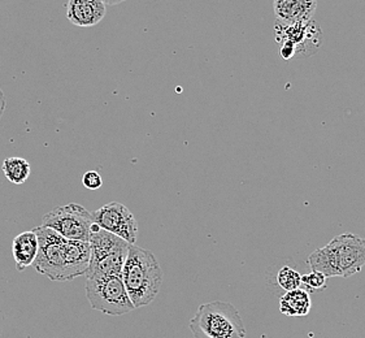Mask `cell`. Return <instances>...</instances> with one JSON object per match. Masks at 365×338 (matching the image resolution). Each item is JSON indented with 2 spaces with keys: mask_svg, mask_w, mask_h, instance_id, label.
<instances>
[{
  "mask_svg": "<svg viewBox=\"0 0 365 338\" xmlns=\"http://www.w3.org/2000/svg\"><path fill=\"white\" fill-rule=\"evenodd\" d=\"M106 6H117L120 3H124L125 0H102Z\"/></svg>",
  "mask_w": 365,
  "mask_h": 338,
  "instance_id": "d6986e66",
  "label": "cell"
},
{
  "mask_svg": "<svg viewBox=\"0 0 365 338\" xmlns=\"http://www.w3.org/2000/svg\"><path fill=\"white\" fill-rule=\"evenodd\" d=\"M302 289L307 293H314L319 290H324L327 287V277L320 272L312 271L307 275H302Z\"/></svg>",
  "mask_w": 365,
  "mask_h": 338,
  "instance_id": "2e32d148",
  "label": "cell"
},
{
  "mask_svg": "<svg viewBox=\"0 0 365 338\" xmlns=\"http://www.w3.org/2000/svg\"><path fill=\"white\" fill-rule=\"evenodd\" d=\"M93 220L101 229L123 238L129 245H134L138 238V222L128 207L112 202L96 210Z\"/></svg>",
  "mask_w": 365,
  "mask_h": 338,
  "instance_id": "9c48e42d",
  "label": "cell"
},
{
  "mask_svg": "<svg viewBox=\"0 0 365 338\" xmlns=\"http://www.w3.org/2000/svg\"><path fill=\"white\" fill-rule=\"evenodd\" d=\"M189 327L194 338L246 337L241 314L229 302L215 301L199 306Z\"/></svg>",
  "mask_w": 365,
  "mask_h": 338,
  "instance_id": "277c9868",
  "label": "cell"
},
{
  "mask_svg": "<svg viewBox=\"0 0 365 338\" xmlns=\"http://www.w3.org/2000/svg\"><path fill=\"white\" fill-rule=\"evenodd\" d=\"M277 282L286 292L295 290L302 287V275L292 267L285 265L278 271Z\"/></svg>",
  "mask_w": 365,
  "mask_h": 338,
  "instance_id": "9a60e30c",
  "label": "cell"
},
{
  "mask_svg": "<svg viewBox=\"0 0 365 338\" xmlns=\"http://www.w3.org/2000/svg\"><path fill=\"white\" fill-rule=\"evenodd\" d=\"M106 12L107 6L102 0H69L66 4V19L80 28L96 26Z\"/></svg>",
  "mask_w": 365,
  "mask_h": 338,
  "instance_id": "30bf717a",
  "label": "cell"
},
{
  "mask_svg": "<svg viewBox=\"0 0 365 338\" xmlns=\"http://www.w3.org/2000/svg\"><path fill=\"white\" fill-rule=\"evenodd\" d=\"M33 230L39 245L33 265L38 273L52 281H71L86 275L91 254L88 242L66 240L42 225Z\"/></svg>",
  "mask_w": 365,
  "mask_h": 338,
  "instance_id": "6da1fadb",
  "label": "cell"
},
{
  "mask_svg": "<svg viewBox=\"0 0 365 338\" xmlns=\"http://www.w3.org/2000/svg\"><path fill=\"white\" fill-rule=\"evenodd\" d=\"M121 277L134 309L150 304L160 292L163 272L153 251L129 246Z\"/></svg>",
  "mask_w": 365,
  "mask_h": 338,
  "instance_id": "3957f363",
  "label": "cell"
},
{
  "mask_svg": "<svg viewBox=\"0 0 365 338\" xmlns=\"http://www.w3.org/2000/svg\"><path fill=\"white\" fill-rule=\"evenodd\" d=\"M311 309H312L311 295L302 287L286 292L285 295L279 298V311L286 317H307Z\"/></svg>",
  "mask_w": 365,
  "mask_h": 338,
  "instance_id": "4fadbf2b",
  "label": "cell"
},
{
  "mask_svg": "<svg viewBox=\"0 0 365 338\" xmlns=\"http://www.w3.org/2000/svg\"><path fill=\"white\" fill-rule=\"evenodd\" d=\"M82 184L88 189V190H98L101 189L103 185V178L96 170H88L83 178H82Z\"/></svg>",
  "mask_w": 365,
  "mask_h": 338,
  "instance_id": "e0dca14e",
  "label": "cell"
},
{
  "mask_svg": "<svg viewBox=\"0 0 365 338\" xmlns=\"http://www.w3.org/2000/svg\"><path fill=\"white\" fill-rule=\"evenodd\" d=\"M276 36L279 43V56L284 60L314 55L322 47V31L314 20L292 25L277 22Z\"/></svg>",
  "mask_w": 365,
  "mask_h": 338,
  "instance_id": "52a82bcc",
  "label": "cell"
},
{
  "mask_svg": "<svg viewBox=\"0 0 365 338\" xmlns=\"http://www.w3.org/2000/svg\"><path fill=\"white\" fill-rule=\"evenodd\" d=\"M311 271L328 277H351L365 265V240L354 233L336 235L307 259Z\"/></svg>",
  "mask_w": 365,
  "mask_h": 338,
  "instance_id": "7a4b0ae2",
  "label": "cell"
},
{
  "mask_svg": "<svg viewBox=\"0 0 365 338\" xmlns=\"http://www.w3.org/2000/svg\"><path fill=\"white\" fill-rule=\"evenodd\" d=\"M38 245L37 235L34 230L22 232L17 235L12 242V254L15 259L16 268L17 271H25L30 265H34L37 257Z\"/></svg>",
  "mask_w": 365,
  "mask_h": 338,
  "instance_id": "7c38bea8",
  "label": "cell"
},
{
  "mask_svg": "<svg viewBox=\"0 0 365 338\" xmlns=\"http://www.w3.org/2000/svg\"><path fill=\"white\" fill-rule=\"evenodd\" d=\"M1 169L6 178L12 184H24L30 176L29 162L24 158H8L3 162Z\"/></svg>",
  "mask_w": 365,
  "mask_h": 338,
  "instance_id": "5bb4252c",
  "label": "cell"
},
{
  "mask_svg": "<svg viewBox=\"0 0 365 338\" xmlns=\"http://www.w3.org/2000/svg\"><path fill=\"white\" fill-rule=\"evenodd\" d=\"M93 224V215L85 207L69 203L46 213L41 225L52 229L66 240L88 242Z\"/></svg>",
  "mask_w": 365,
  "mask_h": 338,
  "instance_id": "ba28073f",
  "label": "cell"
},
{
  "mask_svg": "<svg viewBox=\"0 0 365 338\" xmlns=\"http://www.w3.org/2000/svg\"><path fill=\"white\" fill-rule=\"evenodd\" d=\"M90 265L86 277L121 275L129 251V243L123 238L93 224L90 238Z\"/></svg>",
  "mask_w": 365,
  "mask_h": 338,
  "instance_id": "5b68a950",
  "label": "cell"
},
{
  "mask_svg": "<svg viewBox=\"0 0 365 338\" xmlns=\"http://www.w3.org/2000/svg\"><path fill=\"white\" fill-rule=\"evenodd\" d=\"M317 9V0H273L277 22L292 25L311 21Z\"/></svg>",
  "mask_w": 365,
  "mask_h": 338,
  "instance_id": "8fae6325",
  "label": "cell"
},
{
  "mask_svg": "<svg viewBox=\"0 0 365 338\" xmlns=\"http://www.w3.org/2000/svg\"><path fill=\"white\" fill-rule=\"evenodd\" d=\"M86 297L93 309L110 317H121L134 309L121 275L86 277Z\"/></svg>",
  "mask_w": 365,
  "mask_h": 338,
  "instance_id": "8992f818",
  "label": "cell"
},
{
  "mask_svg": "<svg viewBox=\"0 0 365 338\" xmlns=\"http://www.w3.org/2000/svg\"><path fill=\"white\" fill-rule=\"evenodd\" d=\"M6 104H7V101H6V96H4L3 90L0 88V118H1L3 113H4V110H6Z\"/></svg>",
  "mask_w": 365,
  "mask_h": 338,
  "instance_id": "ac0fdd59",
  "label": "cell"
}]
</instances>
